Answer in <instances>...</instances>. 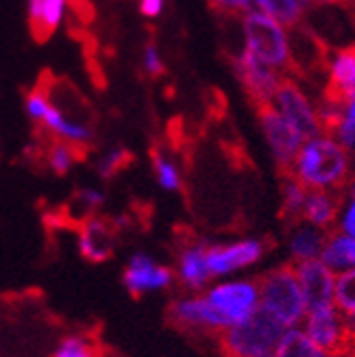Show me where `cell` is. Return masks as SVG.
I'll return each instance as SVG.
<instances>
[{"label":"cell","mask_w":355,"mask_h":357,"mask_svg":"<svg viewBox=\"0 0 355 357\" xmlns=\"http://www.w3.org/2000/svg\"><path fill=\"white\" fill-rule=\"evenodd\" d=\"M266 253V244L257 238L236 240L229 244H211L207 246V268L211 279L229 277L244 268L257 264Z\"/></svg>","instance_id":"obj_11"},{"label":"cell","mask_w":355,"mask_h":357,"mask_svg":"<svg viewBox=\"0 0 355 357\" xmlns=\"http://www.w3.org/2000/svg\"><path fill=\"white\" fill-rule=\"evenodd\" d=\"M259 307L271 312L288 329L303 323L308 303L296 279L294 266H279L266 273L259 281Z\"/></svg>","instance_id":"obj_4"},{"label":"cell","mask_w":355,"mask_h":357,"mask_svg":"<svg viewBox=\"0 0 355 357\" xmlns=\"http://www.w3.org/2000/svg\"><path fill=\"white\" fill-rule=\"evenodd\" d=\"M303 331L308 333L310 340L321 347L327 353H347L353 335L347 327V320L340 314V310L327 303V305H318L308 310L303 318Z\"/></svg>","instance_id":"obj_6"},{"label":"cell","mask_w":355,"mask_h":357,"mask_svg":"<svg viewBox=\"0 0 355 357\" xmlns=\"http://www.w3.org/2000/svg\"><path fill=\"white\" fill-rule=\"evenodd\" d=\"M170 320L181 329L188 331H197V333H216L220 335L222 331H227L229 320L211 305L209 298L205 294H188V296H179L170 303Z\"/></svg>","instance_id":"obj_8"},{"label":"cell","mask_w":355,"mask_h":357,"mask_svg":"<svg viewBox=\"0 0 355 357\" xmlns=\"http://www.w3.org/2000/svg\"><path fill=\"white\" fill-rule=\"evenodd\" d=\"M103 201H105L103 192H98V190H83V192H79V194H77V201H75V203H79L83 211L90 213L92 209L100 207V205H103Z\"/></svg>","instance_id":"obj_33"},{"label":"cell","mask_w":355,"mask_h":357,"mask_svg":"<svg viewBox=\"0 0 355 357\" xmlns=\"http://www.w3.org/2000/svg\"><path fill=\"white\" fill-rule=\"evenodd\" d=\"M286 325L271 312L257 307V312L240 325L229 327L218 335L220 349L227 357H262L275 353Z\"/></svg>","instance_id":"obj_3"},{"label":"cell","mask_w":355,"mask_h":357,"mask_svg":"<svg viewBox=\"0 0 355 357\" xmlns=\"http://www.w3.org/2000/svg\"><path fill=\"white\" fill-rule=\"evenodd\" d=\"M329 98L345 100L355 94V48L335 50L327 61Z\"/></svg>","instance_id":"obj_15"},{"label":"cell","mask_w":355,"mask_h":357,"mask_svg":"<svg viewBox=\"0 0 355 357\" xmlns=\"http://www.w3.org/2000/svg\"><path fill=\"white\" fill-rule=\"evenodd\" d=\"M83 155H85L83 146H77V144H73V142H66L59 137L50 139L48 146H46V162H48L50 170L57 172V174H66Z\"/></svg>","instance_id":"obj_23"},{"label":"cell","mask_w":355,"mask_h":357,"mask_svg":"<svg viewBox=\"0 0 355 357\" xmlns=\"http://www.w3.org/2000/svg\"><path fill=\"white\" fill-rule=\"evenodd\" d=\"M314 5H338L340 0H312Z\"/></svg>","instance_id":"obj_35"},{"label":"cell","mask_w":355,"mask_h":357,"mask_svg":"<svg viewBox=\"0 0 355 357\" xmlns=\"http://www.w3.org/2000/svg\"><path fill=\"white\" fill-rule=\"evenodd\" d=\"M333 305L340 310L351 335L355 337V268L335 275Z\"/></svg>","instance_id":"obj_22"},{"label":"cell","mask_w":355,"mask_h":357,"mask_svg":"<svg viewBox=\"0 0 355 357\" xmlns=\"http://www.w3.org/2000/svg\"><path fill=\"white\" fill-rule=\"evenodd\" d=\"M312 5V0H255L257 11L271 15L286 29L299 26Z\"/></svg>","instance_id":"obj_20"},{"label":"cell","mask_w":355,"mask_h":357,"mask_svg":"<svg viewBox=\"0 0 355 357\" xmlns=\"http://www.w3.org/2000/svg\"><path fill=\"white\" fill-rule=\"evenodd\" d=\"M205 296L229 320L232 327L248 320L259 307V285L257 281L248 279L220 281L211 285Z\"/></svg>","instance_id":"obj_5"},{"label":"cell","mask_w":355,"mask_h":357,"mask_svg":"<svg viewBox=\"0 0 355 357\" xmlns=\"http://www.w3.org/2000/svg\"><path fill=\"white\" fill-rule=\"evenodd\" d=\"M153 168H155V176H157L159 185L164 190H168V192L181 190V172L168 155L153 153Z\"/></svg>","instance_id":"obj_27"},{"label":"cell","mask_w":355,"mask_h":357,"mask_svg":"<svg viewBox=\"0 0 355 357\" xmlns=\"http://www.w3.org/2000/svg\"><path fill=\"white\" fill-rule=\"evenodd\" d=\"M321 259L338 275L345 271H353L355 268V238L349 234H342L340 229L329 231L325 246L321 251Z\"/></svg>","instance_id":"obj_19"},{"label":"cell","mask_w":355,"mask_h":357,"mask_svg":"<svg viewBox=\"0 0 355 357\" xmlns=\"http://www.w3.org/2000/svg\"><path fill=\"white\" fill-rule=\"evenodd\" d=\"M331 135L340 142V144L349 151L355 153V94L345 98L340 102V118L331 129Z\"/></svg>","instance_id":"obj_25"},{"label":"cell","mask_w":355,"mask_h":357,"mask_svg":"<svg viewBox=\"0 0 355 357\" xmlns=\"http://www.w3.org/2000/svg\"><path fill=\"white\" fill-rule=\"evenodd\" d=\"M142 68H144V73L151 75V77H159V75H164V59L162 55H159V50L155 44H146L144 48V55H142Z\"/></svg>","instance_id":"obj_32"},{"label":"cell","mask_w":355,"mask_h":357,"mask_svg":"<svg viewBox=\"0 0 355 357\" xmlns=\"http://www.w3.org/2000/svg\"><path fill=\"white\" fill-rule=\"evenodd\" d=\"M63 11H66V0H44L40 20L31 26L35 40L44 42L48 35L59 26V22L63 20Z\"/></svg>","instance_id":"obj_26"},{"label":"cell","mask_w":355,"mask_h":357,"mask_svg":"<svg viewBox=\"0 0 355 357\" xmlns=\"http://www.w3.org/2000/svg\"><path fill=\"white\" fill-rule=\"evenodd\" d=\"M294 273L303 290L308 310L327 305L333 303V290H335V273L321 259H305V261H294Z\"/></svg>","instance_id":"obj_13"},{"label":"cell","mask_w":355,"mask_h":357,"mask_svg":"<svg viewBox=\"0 0 355 357\" xmlns=\"http://www.w3.org/2000/svg\"><path fill=\"white\" fill-rule=\"evenodd\" d=\"M79 246H81V253L83 257H87L90 261H103L107 259L114 251V231L112 227L92 218L87 220L81 229V238H79Z\"/></svg>","instance_id":"obj_18"},{"label":"cell","mask_w":355,"mask_h":357,"mask_svg":"<svg viewBox=\"0 0 355 357\" xmlns=\"http://www.w3.org/2000/svg\"><path fill=\"white\" fill-rule=\"evenodd\" d=\"M345 3H349V5H355V0H345Z\"/></svg>","instance_id":"obj_37"},{"label":"cell","mask_w":355,"mask_h":357,"mask_svg":"<svg viewBox=\"0 0 355 357\" xmlns=\"http://www.w3.org/2000/svg\"><path fill=\"white\" fill-rule=\"evenodd\" d=\"M242 29V48L251 55L262 59L264 63L273 66L279 73L288 70L292 63V40L290 29L273 20L257 9H251L242 15L240 20Z\"/></svg>","instance_id":"obj_2"},{"label":"cell","mask_w":355,"mask_h":357,"mask_svg":"<svg viewBox=\"0 0 355 357\" xmlns=\"http://www.w3.org/2000/svg\"><path fill=\"white\" fill-rule=\"evenodd\" d=\"M271 105L305 139L323 133V122H321V116H318V107L292 79L281 81Z\"/></svg>","instance_id":"obj_7"},{"label":"cell","mask_w":355,"mask_h":357,"mask_svg":"<svg viewBox=\"0 0 355 357\" xmlns=\"http://www.w3.org/2000/svg\"><path fill=\"white\" fill-rule=\"evenodd\" d=\"M52 357H96V351L90 340H85L81 335H70L59 342Z\"/></svg>","instance_id":"obj_28"},{"label":"cell","mask_w":355,"mask_h":357,"mask_svg":"<svg viewBox=\"0 0 355 357\" xmlns=\"http://www.w3.org/2000/svg\"><path fill=\"white\" fill-rule=\"evenodd\" d=\"M335 229H340L342 234H349L351 238H355V181L349 185L342 205H340V216H338V225Z\"/></svg>","instance_id":"obj_29"},{"label":"cell","mask_w":355,"mask_h":357,"mask_svg":"<svg viewBox=\"0 0 355 357\" xmlns=\"http://www.w3.org/2000/svg\"><path fill=\"white\" fill-rule=\"evenodd\" d=\"M211 7L218 9L225 15H244L255 9V0H209Z\"/></svg>","instance_id":"obj_31"},{"label":"cell","mask_w":355,"mask_h":357,"mask_svg":"<svg viewBox=\"0 0 355 357\" xmlns=\"http://www.w3.org/2000/svg\"><path fill=\"white\" fill-rule=\"evenodd\" d=\"M129 159H131V155L124 151V149H116V151H112L107 157L103 159L100 162V166H98V172H100V176H105V178H109V176H114L116 172H120L124 166L129 164Z\"/></svg>","instance_id":"obj_30"},{"label":"cell","mask_w":355,"mask_h":357,"mask_svg":"<svg viewBox=\"0 0 355 357\" xmlns=\"http://www.w3.org/2000/svg\"><path fill=\"white\" fill-rule=\"evenodd\" d=\"M124 288H127L133 296H142L149 292L166 290L174 281V273L168 266H162L153 261L146 253H135L127 268H124Z\"/></svg>","instance_id":"obj_12"},{"label":"cell","mask_w":355,"mask_h":357,"mask_svg":"<svg viewBox=\"0 0 355 357\" xmlns=\"http://www.w3.org/2000/svg\"><path fill=\"white\" fill-rule=\"evenodd\" d=\"M234 70H236L238 81L246 89V94L253 98V102L257 107H266L273 102L277 89L283 81L279 70H275L269 63H264L262 59H257L255 55H251V52L244 48L236 55Z\"/></svg>","instance_id":"obj_10"},{"label":"cell","mask_w":355,"mask_h":357,"mask_svg":"<svg viewBox=\"0 0 355 357\" xmlns=\"http://www.w3.org/2000/svg\"><path fill=\"white\" fill-rule=\"evenodd\" d=\"M164 5H166V0H139V11L146 17H157L164 11Z\"/></svg>","instance_id":"obj_34"},{"label":"cell","mask_w":355,"mask_h":357,"mask_svg":"<svg viewBox=\"0 0 355 357\" xmlns=\"http://www.w3.org/2000/svg\"><path fill=\"white\" fill-rule=\"evenodd\" d=\"M340 205L342 199L338 192H329V190H310L308 201L303 207V218L318 229H323L329 234V229H333L338 225V216H340Z\"/></svg>","instance_id":"obj_16"},{"label":"cell","mask_w":355,"mask_h":357,"mask_svg":"<svg viewBox=\"0 0 355 357\" xmlns=\"http://www.w3.org/2000/svg\"><path fill=\"white\" fill-rule=\"evenodd\" d=\"M308 194H310V190L303 183H299L294 176L288 174V178L281 185V209H283V216H286L290 222H299L303 218V207L308 201Z\"/></svg>","instance_id":"obj_24"},{"label":"cell","mask_w":355,"mask_h":357,"mask_svg":"<svg viewBox=\"0 0 355 357\" xmlns=\"http://www.w3.org/2000/svg\"><path fill=\"white\" fill-rule=\"evenodd\" d=\"M259 129L264 133L266 144H269V149H271L275 164L283 170H290L294 157H296L301 144L305 142V137L301 135L273 105L259 107Z\"/></svg>","instance_id":"obj_9"},{"label":"cell","mask_w":355,"mask_h":357,"mask_svg":"<svg viewBox=\"0 0 355 357\" xmlns=\"http://www.w3.org/2000/svg\"><path fill=\"white\" fill-rule=\"evenodd\" d=\"M351 172V153L331 133L323 131L301 144L288 170L308 190L338 192Z\"/></svg>","instance_id":"obj_1"},{"label":"cell","mask_w":355,"mask_h":357,"mask_svg":"<svg viewBox=\"0 0 355 357\" xmlns=\"http://www.w3.org/2000/svg\"><path fill=\"white\" fill-rule=\"evenodd\" d=\"M275 355L277 357H333L335 353H327L321 347H316L303 329L290 327L281 335Z\"/></svg>","instance_id":"obj_21"},{"label":"cell","mask_w":355,"mask_h":357,"mask_svg":"<svg viewBox=\"0 0 355 357\" xmlns=\"http://www.w3.org/2000/svg\"><path fill=\"white\" fill-rule=\"evenodd\" d=\"M174 277L190 292H201L207 288L211 279L207 268V244L203 242H188L179 255H176V271Z\"/></svg>","instance_id":"obj_14"},{"label":"cell","mask_w":355,"mask_h":357,"mask_svg":"<svg viewBox=\"0 0 355 357\" xmlns=\"http://www.w3.org/2000/svg\"><path fill=\"white\" fill-rule=\"evenodd\" d=\"M262 357H277L275 353H269V355H262Z\"/></svg>","instance_id":"obj_36"},{"label":"cell","mask_w":355,"mask_h":357,"mask_svg":"<svg viewBox=\"0 0 355 357\" xmlns=\"http://www.w3.org/2000/svg\"><path fill=\"white\" fill-rule=\"evenodd\" d=\"M325 240H327V231L318 229V227H314V225H310L305 220L292 222L290 240H288L292 261H305V259L321 257Z\"/></svg>","instance_id":"obj_17"}]
</instances>
